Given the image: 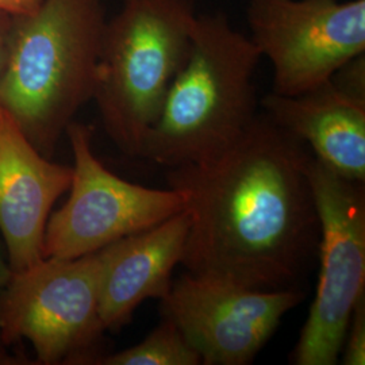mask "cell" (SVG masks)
Returning a JSON list of instances; mask_svg holds the SVG:
<instances>
[{"mask_svg": "<svg viewBox=\"0 0 365 365\" xmlns=\"http://www.w3.org/2000/svg\"><path fill=\"white\" fill-rule=\"evenodd\" d=\"M312 155L259 113L214 161L168 170L190 218L180 261L187 272L255 289L297 287L319 244Z\"/></svg>", "mask_w": 365, "mask_h": 365, "instance_id": "6da1fadb", "label": "cell"}, {"mask_svg": "<svg viewBox=\"0 0 365 365\" xmlns=\"http://www.w3.org/2000/svg\"><path fill=\"white\" fill-rule=\"evenodd\" d=\"M105 26L103 0H42L11 15L0 108L42 156L93 98Z\"/></svg>", "mask_w": 365, "mask_h": 365, "instance_id": "7a4b0ae2", "label": "cell"}, {"mask_svg": "<svg viewBox=\"0 0 365 365\" xmlns=\"http://www.w3.org/2000/svg\"><path fill=\"white\" fill-rule=\"evenodd\" d=\"M260 58L225 14L197 15L188 58L140 158L170 170L206 164L230 149L259 114L253 78Z\"/></svg>", "mask_w": 365, "mask_h": 365, "instance_id": "3957f363", "label": "cell"}, {"mask_svg": "<svg viewBox=\"0 0 365 365\" xmlns=\"http://www.w3.org/2000/svg\"><path fill=\"white\" fill-rule=\"evenodd\" d=\"M194 0H123L106 21L93 98L107 135L140 157L191 49Z\"/></svg>", "mask_w": 365, "mask_h": 365, "instance_id": "277c9868", "label": "cell"}, {"mask_svg": "<svg viewBox=\"0 0 365 365\" xmlns=\"http://www.w3.org/2000/svg\"><path fill=\"white\" fill-rule=\"evenodd\" d=\"M101 252L43 257L0 288V337L29 341L36 364H96L106 331L99 312Z\"/></svg>", "mask_w": 365, "mask_h": 365, "instance_id": "5b68a950", "label": "cell"}, {"mask_svg": "<svg viewBox=\"0 0 365 365\" xmlns=\"http://www.w3.org/2000/svg\"><path fill=\"white\" fill-rule=\"evenodd\" d=\"M307 175L319 218L321 269L291 363L334 365L353 309L365 297L364 182L341 178L313 155Z\"/></svg>", "mask_w": 365, "mask_h": 365, "instance_id": "8992f818", "label": "cell"}, {"mask_svg": "<svg viewBox=\"0 0 365 365\" xmlns=\"http://www.w3.org/2000/svg\"><path fill=\"white\" fill-rule=\"evenodd\" d=\"M91 126L72 120L66 134L73 152L72 182L66 205L45 230L43 257L76 259L106 248L179 214L180 191L148 188L120 179L92 152Z\"/></svg>", "mask_w": 365, "mask_h": 365, "instance_id": "52a82bcc", "label": "cell"}, {"mask_svg": "<svg viewBox=\"0 0 365 365\" xmlns=\"http://www.w3.org/2000/svg\"><path fill=\"white\" fill-rule=\"evenodd\" d=\"M247 16L279 95L312 91L364 54L365 0H249Z\"/></svg>", "mask_w": 365, "mask_h": 365, "instance_id": "ba28073f", "label": "cell"}, {"mask_svg": "<svg viewBox=\"0 0 365 365\" xmlns=\"http://www.w3.org/2000/svg\"><path fill=\"white\" fill-rule=\"evenodd\" d=\"M303 298L298 287L255 289L187 272L161 302L202 364L247 365Z\"/></svg>", "mask_w": 365, "mask_h": 365, "instance_id": "9c48e42d", "label": "cell"}, {"mask_svg": "<svg viewBox=\"0 0 365 365\" xmlns=\"http://www.w3.org/2000/svg\"><path fill=\"white\" fill-rule=\"evenodd\" d=\"M72 175V167L42 156L0 108V233L13 274L43 259L51 211Z\"/></svg>", "mask_w": 365, "mask_h": 365, "instance_id": "30bf717a", "label": "cell"}, {"mask_svg": "<svg viewBox=\"0 0 365 365\" xmlns=\"http://www.w3.org/2000/svg\"><path fill=\"white\" fill-rule=\"evenodd\" d=\"M262 113L309 145L313 156L351 182H365V95L349 91L334 78L295 96L271 92Z\"/></svg>", "mask_w": 365, "mask_h": 365, "instance_id": "8fae6325", "label": "cell"}, {"mask_svg": "<svg viewBox=\"0 0 365 365\" xmlns=\"http://www.w3.org/2000/svg\"><path fill=\"white\" fill-rule=\"evenodd\" d=\"M188 230L190 218L182 210L99 250V312L106 330L125 327L144 300L163 299L170 292L172 272L182 261Z\"/></svg>", "mask_w": 365, "mask_h": 365, "instance_id": "7c38bea8", "label": "cell"}, {"mask_svg": "<svg viewBox=\"0 0 365 365\" xmlns=\"http://www.w3.org/2000/svg\"><path fill=\"white\" fill-rule=\"evenodd\" d=\"M199 353L190 345L173 321L164 315L161 324L140 344L120 352L103 354L96 365H200Z\"/></svg>", "mask_w": 365, "mask_h": 365, "instance_id": "4fadbf2b", "label": "cell"}, {"mask_svg": "<svg viewBox=\"0 0 365 365\" xmlns=\"http://www.w3.org/2000/svg\"><path fill=\"white\" fill-rule=\"evenodd\" d=\"M342 364H365V297L353 309L342 344Z\"/></svg>", "mask_w": 365, "mask_h": 365, "instance_id": "5bb4252c", "label": "cell"}, {"mask_svg": "<svg viewBox=\"0 0 365 365\" xmlns=\"http://www.w3.org/2000/svg\"><path fill=\"white\" fill-rule=\"evenodd\" d=\"M42 0H0V13L24 15L33 13Z\"/></svg>", "mask_w": 365, "mask_h": 365, "instance_id": "9a60e30c", "label": "cell"}, {"mask_svg": "<svg viewBox=\"0 0 365 365\" xmlns=\"http://www.w3.org/2000/svg\"><path fill=\"white\" fill-rule=\"evenodd\" d=\"M11 26V15L0 13V78L3 75L6 60H7V45Z\"/></svg>", "mask_w": 365, "mask_h": 365, "instance_id": "2e32d148", "label": "cell"}, {"mask_svg": "<svg viewBox=\"0 0 365 365\" xmlns=\"http://www.w3.org/2000/svg\"><path fill=\"white\" fill-rule=\"evenodd\" d=\"M9 346L3 339L0 337V365H26L34 364V361H30L25 356L21 354H11L9 352Z\"/></svg>", "mask_w": 365, "mask_h": 365, "instance_id": "e0dca14e", "label": "cell"}, {"mask_svg": "<svg viewBox=\"0 0 365 365\" xmlns=\"http://www.w3.org/2000/svg\"><path fill=\"white\" fill-rule=\"evenodd\" d=\"M13 271L10 268V264L7 260V253L4 245L0 244V288L3 287L11 277Z\"/></svg>", "mask_w": 365, "mask_h": 365, "instance_id": "ac0fdd59", "label": "cell"}]
</instances>
